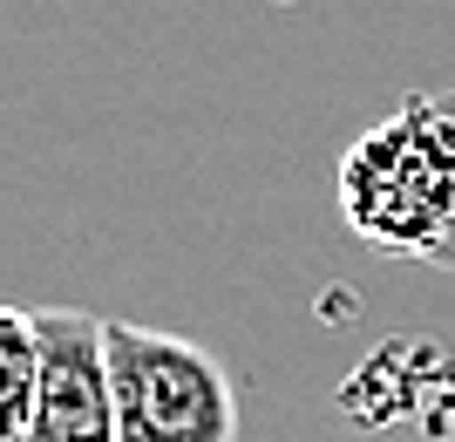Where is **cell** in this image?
<instances>
[{
  "label": "cell",
  "instance_id": "obj_1",
  "mask_svg": "<svg viewBox=\"0 0 455 442\" xmlns=\"http://www.w3.org/2000/svg\"><path fill=\"white\" fill-rule=\"evenodd\" d=\"M340 218L387 259H435L455 238V102H401L367 123L333 177Z\"/></svg>",
  "mask_w": 455,
  "mask_h": 442
},
{
  "label": "cell",
  "instance_id": "obj_2",
  "mask_svg": "<svg viewBox=\"0 0 455 442\" xmlns=\"http://www.w3.org/2000/svg\"><path fill=\"white\" fill-rule=\"evenodd\" d=\"M116 442H238V382L204 341L109 320Z\"/></svg>",
  "mask_w": 455,
  "mask_h": 442
},
{
  "label": "cell",
  "instance_id": "obj_3",
  "mask_svg": "<svg viewBox=\"0 0 455 442\" xmlns=\"http://www.w3.org/2000/svg\"><path fill=\"white\" fill-rule=\"evenodd\" d=\"M41 374L28 442H116V388H109V320L76 307H41Z\"/></svg>",
  "mask_w": 455,
  "mask_h": 442
},
{
  "label": "cell",
  "instance_id": "obj_4",
  "mask_svg": "<svg viewBox=\"0 0 455 442\" xmlns=\"http://www.w3.org/2000/svg\"><path fill=\"white\" fill-rule=\"evenodd\" d=\"M35 374H41V327H35V313L0 300V442H28Z\"/></svg>",
  "mask_w": 455,
  "mask_h": 442
}]
</instances>
